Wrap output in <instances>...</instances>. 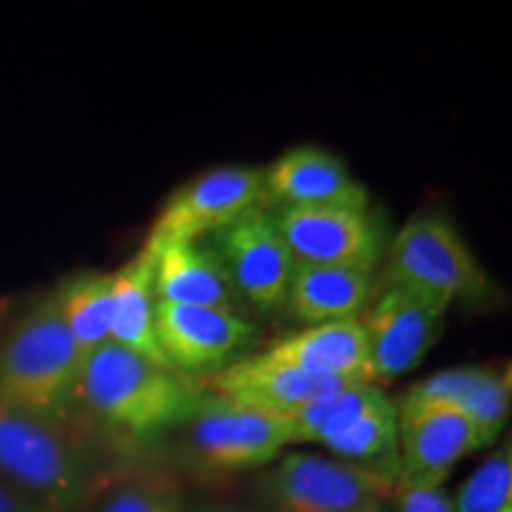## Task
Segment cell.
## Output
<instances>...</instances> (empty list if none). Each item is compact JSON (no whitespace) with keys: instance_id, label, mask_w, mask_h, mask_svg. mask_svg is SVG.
I'll list each match as a JSON object with an SVG mask.
<instances>
[{"instance_id":"cell-1","label":"cell","mask_w":512,"mask_h":512,"mask_svg":"<svg viewBox=\"0 0 512 512\" xmlns=\"http://www.w3.org/2000/svg\"><path fill=\"white\" fill-rule=\"evenodd\" d=\"M204 399L207 392L197 380L112 339L83 358L76 384V406L112 437L136 444L178 430Z\"/></svg>"},{"instance_id":"cell-2","label":"cell","mask_w":512,"mask_h":512,"mask_svg":"<svg viewBox=\"0 0 512 512\" xmlns=\"http://www.w3.org/2000/svg\"><path fill=\"white\" fill-rule=\"evenodd\" d=\"M0 477L57 512L93 505L112 484L98 448L72 420L0 403Z\"/></svg>"},{"instance_id":"cell-3","label":"cell","mask_w":512,"mask_h":512,"mask_svg":"<svg viewBox=\"0 0 512 512\" xmlns=\"http://www.w3.org/2000/svg\"><path fill=\"white\" fill-rule=\"evenodd\" d=\"M81 366V351L48 292L0 335V403L72 420Z\"/></svg>"},{"instance_id":"cell-4","label":"cell","mask_w":512,"mask_h":512,"mask_svg":"<svg viewBox=\"0 0 512 512\" xmlns=\"http://www.w3.org/2000/svg\"><path fill=\"white\" fill-rule=\"evenodd\" d=\"M384 285H399L451 306L484 299L491 278L456 226L441 214H418L396 233L389 247Z\"/></svg>"},{"instance_id":"cell-5","label":"cell","mask_w":512,"mask_h":512,"mask_svg":"<svg viewBox=\"0 0 512 512\" xmlns=\"http://www.w3.org/2000/svg\"><path fill=\"white\" fill-rule=\"evenodd\" d=\"M401 470L294 451L259 484L268 512H358L394 494Z\"/></svg>"},{"instance_id":"cell-6","label":"cell","mask_w":512,"mask_h":512,"mask_svg":"<svg viewBox=\"0 0 512 512\" xmlns=\"http://www.w3.org/2000/svg\"><path fill=\"white\" fill-rule=\"evenodd\" d=\"M181 427L192 467L214 477L268 465L292 446L285 415L254 411L219 396H207Z\"/></svg>"},{"instance_id":"cell-7","label":"cell","mask_w":512,"mask_h":512,"mask_svg":"<svg viewBox=\"0 0 512 512\" xmlns=\"http://www.w3.org/2000/svg\"><path fill=\"white\" fill-rule=\"evenodd\" d=\"M204 242L221 261L238 297L261 311L283 309L297 264L275 226L273 211L249 209Z\"/></svg>"},{"instance_id":"cell-8","label":"cell","mask_w":512,"mask_h":512,"mask_svg":"<svg viewBox=\"0 0 512 512\" xmlns=\"http://www.w3.org/2000/svg\"><path fill=\"white\" fill-rule=\"evenodd\" d=\"M448 309L451 306L406 287L382 285V292L358 316L377 387L411 373L425 361L444 332Z\"/></svg>"},{"instance_id":"cell-9","label":"cell","mask_w":512,"mask_h":512,"mask_svg":"<svg viewBox=\"0 0 512 512\" xmlns=\"http://www.w3.org/2000/svg\"><path fill=\"white\" fill-rule=\"evenodd\" d=\"M264 169L252 166H219L178 185L159 211L145 245L164 242H197L249 209L261 207Z\"/></svg>"},{"instance_id":"cell-10","label":"cell","mask_w":512,"mask_h":512,"mask_svg":"<svg viewBox=\"0 0 512 512\" xmlns=\"http://www.w3.org/2000/svg\"><path fill=\"white\" fill-rule=\"evenodd\" d=\"M155 332L169 366L192 380L233 363L238 351L249 347L256 330L238 311L155 299Z\"/></svg>"},{"instance_id":"cell-11","label":"cell","mask_w":512,"mask_h":512,"mask_svg":"<svg viewBox=\"0 0 512 512\" xmlns=\"http://www.w3.org/2000/svg\"><path fill=\"white\" fill-rule=\"evenodd\" d=\"M294 264L356 266L373 271L382 242L368 209L302 207L273 211Z\"/></svg>"},{"instance_id":"cell-12","label":"cell","mask_w":512,"mask_h":512,"mask_svg":"<svg viewBox=\"0 0 512 512\" xmlns=\"http://www.w3.org/2000/svg\"><path fill=\"white\" fill-rule=\"evenodd\" d=\"M396 413L399 470L411 482L441 486L460 460L482 448L472 422L448 403L406 394Z\"/></svg>"},{"instance_id":"cell-13","label":"cell","mask_w":512,"mask_h":512,"mask_svg":"<svg viewBox=\"0 0 512 512\" xmlns=\"http://www.w3.org/2000/svg\"><path fill=\"white\" fill-rule=\"evenodd\" d=\"M197 384L202 389H211V396H219L223 401L285 418L313 401L351 387L287 366L266 356L264 351L228 363L226 368L204 375Z\"/></svg>"},{"instance_id":"cell-14","label":"cell","mask_w":512,"mask_h":512,"mask_svg":"<svg viewBox=\"0 0 512 512\" xmlns=\"http://www.w3.org/2000/svg\"><path fill=\"white\" fill-rule=\"evenodd\" d=\"M354 207L368 209V192L347 164L318 145L290 147L264 169L261 207Z\"/></svg>"},{"instance_id":"cell-15","label":"cell","mask_w":512,"mask_h":512,"mask_svg":"<svg viewBox=\"0 0 512 512\" xmlns=\"http://www.w3.org/2000/svg\"><path fill=\"white\" fill-rule=\"evenodd\" d=\"M275 361L344 384H377L370 363L366 332L358 318L309 325L278 339L264 351Z\"/></svg>"},{"instance_id":"cell-16","label":"cell","mask_w":512,"mask_h":512,"mask_svg":"<svg viewBox=\"0 0 512 512\" xmlns=\"http://www.w3.org/2000/svg\"><path fill=\"white\" fill-rule=\"evenodd\" d=\"M145 247L155 254L152 287L157 302L235 311L238 292L207 242H164Z\"/></svg>"},{"instance_id":"cell-17","label":"cell","mask_w":512,"mask_h":512,"mask_svg":"<svg viewBox=\"0 0 512 512\" xmlns=\"http://www.w3.org/2000/svg\"><path fill=\"white\" fill-rule=\"evenodd\" d=\"M373 297V271L356 266H294L283 309L309 325L358 318Z\"/></svg>"},{"instance_id":"cell-18","label":"cell","mask_w":512,"mask_h":512,"mask_svg":"<svg viewBox=\"0 0 512 512\" xmlns=\"http://www.w3.org/2000/svg\"><path fill=\"white\" fill-rule=\"evenodd\" d=\"M408 396L458 408L482 441V448L501 437L510 413V373L489 368H453L415 384Z\"/></svg>"},{"instance_id":"cell-19","label":"cell","mask_w":512,"mask_h":512,"mask_svg":"<svg viewBox=\"0 0 512 512\" xmlns=\"http://www.w3.org/2000/svg\"><path fill=\"white\" fill-rule=\"evenodd\" d=\"M155 254L145 245L140 252L126 261L119 271H114V320L112 342L150 358L159 366L171 368L162 349H159L155 332ZM174 370V368H171Z\"/></svg>"},{"instance_id":"cell-20","label":"cell","mask_w":512,"mask_h":512,"mask_svg":"<svg viewBox=\"0 0 512 512\" xmlns=\"http://www.w3.org/2000/svg\"><path fill=\"white\" fill-rule=\"evenodd\" d=\"M60 316L74 337L81 356L112 339L114 320V275L112 273H74L53 290Z\"/></svg>"},{"instance_id":"cell-21","label":"cell","mask_w":512,"mask_h":512,"mask_svg":"<svg viewBox=\"0 0 512 512\" xmlns=\"http://www.w3.org/2000/svg\"><path fill=\"white\" fill-rule=\"evenodd\" d=\"M396 420H399L396 403L380 389L373 401L342 432L335 434L325 448L349 463L384 465V460L394 458L399 451Z\"/></svg>"},{"instance_id":"cell-22","label":"cell","mask_w":512,"mask_h":512,"mask_svg":"<svg viewBox=\"0 0 512 512\" xmlns=\"http://www.w3.org/2000/svg\"><path fill=\"white\" fill-rule=\"evenodd\" d=\"M453 501L456 512H512V451L498 448L465 479Z\"/></svg>"},{"instance_id":"cell-23","label":"cell","mask_w":512,"mask_h":512,"mask_svg":"<svg viewBox=\"0 0 512 512\" xmlns=\"http://www.w3.org/2000/svg\"><path fill=\"white\" fill-rule=\"evenodd\" d=\"M93 505V512H188L178 484L164 475L112 482Z\"/></svg>"},{"instance_id":"cell-24","label":"cell","mask_w":512,"mask_h":512,"mask_svg":"<svg viewBox=\"0 0 512 512\" xmlns=\"http://www.w3.org/2000/svg\"><path fill=\"white\" fill-rule=\"evenodd\" d=\"M396 510L394 512H456L451 496L441 486L411 482L401 477L394 489Z\"/></svg>"},{"instance_id":"cell-25","label":"cell","mask_w":512,"mask_h":512,"mask_svg":"<svg viewBox=\"0 0 512 512\" xmlns=\"http://www.w3.org/2000/svg\"><path fill=\"white\" fill-rule=\"evenodd\" d=\"M0 512H57L0 477Z\"/></svg>"},{"instance_id":"cell-26","label":"cell","mask_w":512,"mask_h":512,"mask_svg":"<svg viewBox=\"0 0 512 512\" xmlns=\"http://www.w3.org/2000/svg\"><path fill=\"white\" fill-rule=\"evenodd\" d=\"M19 306H22V299H19L17 294H0V335H3L12 320H15Z\"/></svg>"},{"instance_id":"cell-27","label":"cell","mask_w":512,"mask_h":512,"mask_svg":"<svg viewBox=\"0 0 512 512\" xmlns=\"http://www.w3.org/2000/svg\"><path fill=\"white\" fill-rule=\"evenodd\" d=\"M188 512H252V510L240 508V505H230V503H202V505H195V508H188Z\"/></svg>"},{"instance_id":"cell-28","label":"cell","mask_w":512,"mask_h":512,"mask_svg":"<svg viewBox=\"0 0 512 512\" xmlns=\"http://www.w3.org/2000/svg\"><path fill=\"white\" fill-rule=\"evenodd\" d=\"M358 512H392V510H387V508H384V505L380 503V505H373V508H366V510H358Z\"/></svg>"}]
</instances>
